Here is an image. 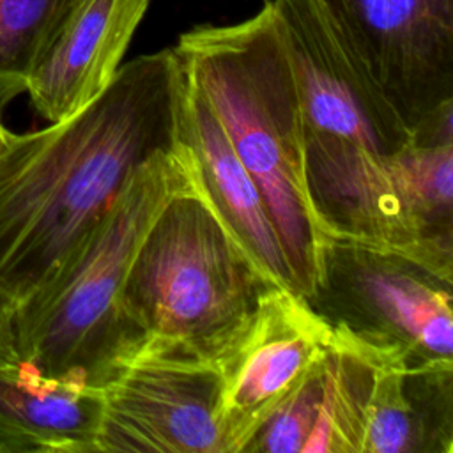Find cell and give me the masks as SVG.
<instances>
[{"label":"cell","instance_id":"1","mask_svg":"<svg viewBox=\"0 0 453 453\" xmlns=\"http://www.w3.org/2000/svg\"><path fill=\"white\" fill-rule=\"evenodd\" d=\"M184 71L172 48L122 64L74 115L0 149V288H42L149 159L180 149Z\"/></svg>","mask_w":453,"mask_h":453},{"label":"cell","instance_id":"2","mask_svg":"<svg viewBox=\"0 0 453 453\" xmlns=\"http://www.w3.org/2000/svg\"><path fill=\"white\" fill-rule=\"evenodd\" d=\"M173 50L258 188L296 292L308 299L324 234L308 193L299 85L273 0L237 23L196 25L179 35Z\"/></svg>","mask_w":453,"mask_h":453},{"label":"cell","instance_id":"3","mask_svg":"<svg viewBox=\"0 0 453 453\" xmlns=\"http://www.w3.org/2000/svg\"><path fill=\"white\" fill-rule=\"evenodd\" d=\"M191 180L186 150L142 165L106 214L35 294L16 304L21 357L44 375L103 389L142 349L120 294L136 250L166 200Z\"/></svg>","mask_w":453,"mask_h":453},{"label":"cell","instance_id":"4","mask_svg":"<svg viewBox=\"0 0 453 453\" xmlns=\"http://www.w3.org/2000/svg\"><path fill=\"white\" fill-rule=\"evenodd\" d=\"M271 287L278 285L241 250L191 175L145 232L120 308L142 349L216 361Z\"/></svg>","mask_w":453,"mask_h":453},{"label":"cell","instance_id":"5","mask_svg":"<svg viewBox=\"0 0 453 453\" xmlns=\"http://www.w3.org/2000/svg\"><path fill=\"white\" fill-rule=\"evenodd\" d=\"M306 182L324 237L395 250L453 278V142L411 136L391 156L306 143Z\"/></svg>","mask_w":453,"mask_h":453},{"label":"cell","instance_id":"6","mask_svg":"<svg viewBox=\"0 0 453 453\" xmlns=\"http://www.w3.org/2000/svg\"><path fill=\"white\" fill-rule=\"evenodd\" d=\"M306 301L361 345L412 365L453 361V278L395 250L324 237Z\"/></svg>","mask_w":453,"mask_h":453},{"label":"cell","instance_id":"7","mask_svg":"<svg viewBox=\"0 0 453 453\" xmlns=\"http://www.w3.org/2000/svg\"><path fill=\"white\" fill-rule=\"evenodd\" d=\"M214 359L143 347L103 388L97 453H225Z\"/></svg>","mask_w":453,"mask_h":453},{"label":"cell","instance_id":"8","mask_svg":"<svg viewBox=\"0 0 453 453\" xmlns=\"http://www.w3.org/2000/svg\"><path fill=\"white\" fill-rule=\"evenodd\" d=\"M294 64L306 143L391 156L411 129L340 34L320 0H273Z\"/></svg>","mask_w":453,"mask_h":453},{"label":"cell","instance_id":"9","mask_svg":"<svg viewBox=\"0 0 453 453\" xmlns=\"http://www.w3.org/2000/svg\"><path fill=\"white\" fill-rule=\"evenodd\" d=\"M407 127L453 104V0H320Z\"/></svg>","mask_w":453,"mask_h":453},{"label":"cell","instance_id":"10","mask_svg":"<svg viewBox=\"0 0 453 453\" xmlns=\"http://www.w3.org/2000/svg\"><path fill=\"white\" fill-rule=\"evenodd\" d=\"M331 342V327L301 294L271 287L262 296L250 322L216 359L225 453H242Z\"/></svg>","mask_w":453,"mask_h":453},{"label":"cell","instance_id":"11","mask_svg":"<svg viewBox=\"0 0 453 453\" xmlns=\"http://www.w3.org/2000/svg\"><path fill=\"white\" fill-rule=\"evenodd\" d=\"M180 143L193 180L241 250L273 285L296 292L287 257L258 188L237 157L212 106L186 74Z\"/></svg>","mask_w":453,"mask_h":453},{"label":"cell","instance_id":"12","mask_svg":"<svg viewBox=\"0 0 453 453\" xmlns=\"http://www.w3.org/2000/svg\"><path fill=\"white\" fill-rule=\"evenodd\" d=\"M150 0H81L27 80L32 110L64 120L113 80Z\"/></svg>","mask_w":453,"mask_h":453},{"label":"cell","instance_id":"13","mask_svg":"<svg viewBox=\"0 0 453 453\" xmlns=\"http://www.w3.org/2000/svg\"><path fill=\"white\" fill-rule=\"evenodd\" d=\"M357 345L372 365L361 453H451L453 361L412 365Z\"/></svg>","mask_w":453,"mask_h":453},{"label":"cell","instance_id":"14","mask_svg":"<svg viewBox=\"0 0 453 453\" xmlns=\"http://www.w3.org/2000/svg\"><path fill=\"white\" fill-rule=\"evenodd\" d=\"M103 389L0 357V453H97Z\"/></svg>","mask_w":453,"mask_h":453},{"label":"cell","instance_id":"15","mask_svg":"<svg viewBox=\"0 0 453 453\" xmlns=\"http://www.w3.org/2000/svg\"><path fill=\"white\" fill-rule=\"evenodd\" d=\"M81 0H0V113Z\"/></svg>","mask_w":453,"mask_h":453},{"label":"cell","instance_id":"16","mask_svg":"<svg viewBox=\"0 0 453 453\" xmlns=\"http://www.w3.org/2000/svg\"><path fill=\"white\" fill-rule=\"evenodd\" d=\"M327 373L329 349L264 419L242 453H311L322 421Z\"/></svg>","mask_w":453,"mask_h":453},{"label":"cell","instance_id":"17","mask_svg":"<svg viewBox=\"0 0 453 453\" xmlns=\"http://www.w3.org/2000/svg\"><path fill=\"white\" fill-rule=\"evenodd\" d=\"M14 299L0 288V357L18 356L16 331H14Z\"/></svg>","mask_w":453,"mask_h":453},{"label":"cell","instance_id":"18","mask_svg":"<svg viewBox=\"0 0 453 453\" xmlns=\"http://www.w3.org/2000/svg\"><path fill=\"white\" fill-rule=\"evenodd\" d=\"M9 134H11V129H7V126H5L4 120H2V113H0V149H2L4 143L7 142Z\"/></svg>","mask_w":453,"mask_h":453}]
</instances>
